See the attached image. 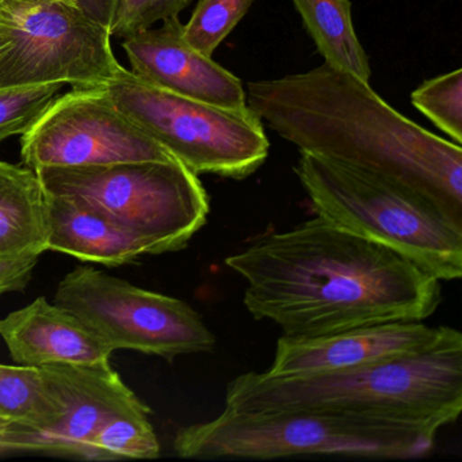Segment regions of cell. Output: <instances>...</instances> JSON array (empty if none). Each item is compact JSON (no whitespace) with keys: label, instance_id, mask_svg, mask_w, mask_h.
<instances>
[{"label":"cell","instance_id":"1","mask_svg":"<svg viewBox=\"0 0 462 462\" xmlns=\"http://www.w3.org/2000/svg\"><path fill=\"white\" fill-rule=\"evenodd\" d=\"M245 305L285 337H312L391 321H423L442 286L402 254L316 216L228 256Z\"/></svg>","mask_w":462,"mask_h":462},{"label":"cell","instance_id":"2","mask_svg":"<svg viewBox=\"0 0 462 462\" xmlns=\"http://www.w3.org/2000/svg\"><path fill=\"white\" fill-rule=\"evenodd\" d=\"M247 106L286 142L408 186L462 223V148L386 104L369 82L324 63L247 85Z\"/></svg>","mask_w":462,"mask_h":462},{"label":"cell","instance_id":"3","mask_svg":"<svg viewBox=\"0 0 462 462\" xmlns=\"http://www.w3.org/2000/svg\"><path fill=\"white\" fill-rule=\"evenodd\" d=\"M236 412L326 411L442 427L462 411V335L416 356L351 369L278 377L245 373L226 386Z\"/></svg>","mask_w":462,"mask_h":462},{"label":"cell","instance_id":"4","mask_svg":"<svg viewBox=\"0 0 462 462\" xmlns=\"http://www.w3.org/2000/svg\"><path fill=\"white\" fill-rule=\"evenodd\" d=\"M439 427L326 411L236 412L180 429L174 450L182 458L277 459L340 456L410 459L434 448Z\"/></svg>","mask_w":462,"mask_h":462},{"label":"cell","instance_id":"5","mask_svg":"<svg viewBox=\"0 0 462 462\" xmlns=\"http://www.w3.org/2000/svg\"><path fill=\"white\" fill-rule=\"evenodd\" d=\"M319 217L418 264L439 281L462 275V223L429 197L380 175L300 152L294 167Z\"/></svg>","mask_w":462,"mask_h":462},{"label":"cell","instance_id":"6","mask_svg":"<svg viewBox=\"0 0 462 462\" xmlns=\"http://www.w3.org/2000/svg\"><path fill=\"white\" fill-rule=\"evenodd\" d=\"M120 112L196 175L245 180L269 156L261 118L170 93L123 66L104 86Z\"/></svg>","mask_w":462,"mask_h":462},{"label":"cell","instance_id":"7","mask_svg":"<svg viewBox=\"0 0 462 462\" xmlns=\"http://www.w3.org/2000/svg\"><path fill=\"white\" fill-rule=\"evenodd\" d=\"M47 193L77 194L106 210L152 245L155 255L182 250L207 224L209 197L180 161L121 162L36 170Z\"/></svg>","mask_w":462,"mask_h":462},{"label":"cell","instance_id":"8","mask_svg":"<svg viewBox=\"0 0 462 462\" xmlns=\"http://www.w3.org/2000/svg\"><path fill=\"white\" fill-rule=\"evenodd\" d=\"M55 302L77 315L113 351L134 350L174 361L208 353L216 337L182 300L79 266L59 282Z\"/></svg>","mask_w":462,"mask_h":462},{"label":"cell","instance_id":"9","mask_svg":"<svg viewBox=\"0 0 462 462\" xmlns=\"http://www.w3.org/2000/svg\"><path fill=\"white\" fill-rule=\"evenodd\" d=\"M10 44L0 58V88L69 83L104 88L121 64L110 29L63 4L44 5L0 20Z\"/></svg>","mask_w":462,"mask_h":462},{"label":"cell","instance_id":"10","mask_svg":"<svg viewBox=\"0 0 462 462\" xmlns=\"http://www.w3.org/2000/svg\"><path fill=\"white\" fill-rule=\"evenodd\" d=\"M21 156L34 171L175 159L120 112L104 88H74L56 97L23 134Z\"/></svg>","mask_w":462,"mask_h":462},{"label":"cell","instance_id":"11","mask_svg":"<svg viewBox=\"0 0 462 462\" xmlns=\"http://www.w3.org/2000/svg\"><path fill=\"white\" fill-rule=\"evenodd\" d=\"M40 370L60 402V413L37 429L17 424L0 429V453L34 451L83 459L105 421L118 413L151 411L110 364H59Z\"/></svg>","mask_w":462,"mask_h":462},{"label":"cell","instance_id":"12","mask_svg":"<svg viewBox=\"0 0 462 462\" xmlns=\"http://www.w3.org/2000/svg\"><path fill=\"white\" fill-rule=\"evenodd\" d=\"M454 331L450 327H430L421 321H391L320 337L282 335L266 373L293 377L416 356L437 347Z\"/></svg>","mask_w":462,"mask_h":462},{"label":"cell","instance_id":"13","mask_svg":"<svg viewBox=\"0 0 462 462\" xmlns=\"http://www.w3.org/2000/svg\"><path fill=\"white\" fill-rule=\"evenodd\" d=\"M121 45L132 72L151 85L226 109L248 107L242 82L185 42L178 17L124 39Z\"/></svg>","mask_w":462,"mask_h":462},{"label":"cell","instance_id":"14","mask_svg":"<svg viewBox=\"0 0 462 462\" xmlns=\"http://www.w3.org/2000/svg\"><path fill=\"white\" fill-rule=\"evenodd\" d=\"M0 337L23 366L110 364L115 353L77 315L44 297L0 319Z\"/></svg>","mask_w":462,"mask_h":462},{"label":"cell","instance_id":"15","mask_svg":"<svg viewBox=\"0 0 462 462\" xmlns=\"http://www.w3.org/2000/svg\"><path fill=\"white\" fill-rule=\"evenodd\" d=\"M48 197V250L107 266L132 263L155 255L147 240L129 231L106 210L77 194Z\"/></svg>","mask_w":462,"mask_h":462},{"label":"cell","instance_id":"16","mask_svg":"<svg viewBox=\"0 0 462 462\" xmlns=\"http://www.w3.org/2000/svg\"><path fill=\"white\" fill-rule=\"evenodd\" d=\"M48 237V197L39 175L0 161V258H40Z\"/></svg>","mask_w":462,"mask_h":462},{"label":"cell","instance_id":"17","mask_svg":"<svg viewBox=\"0 0 462 462\" xmlns=\"http://www.w3.org/2000/svg\"><path fill=\"white\" fill-rule=\"evenodd\" d=\"M324 63L369 82V59L356 37L350 0H291Z\"/></svg>","mask_w":462,"mask_h":462},{"label":"cell","instance_id":"18","mask_svg":"<svg viewBox=\"0 0 462 462\" xmlns=\"http://www.w3.org/2000/svg\"><path fill=\"white\" fill-rule=\"evenodd\" d=\"M60 402L40 367L0 365V418L10 424L37 429L55 420Z\"/></svg>","mask_w":462,"mask_h":462},{"label":"cell","instance_id":"19","mask_svg":"<svg viewBox=\"0 0 462 462\" xmlns=\"http://www.w3.org/2000/svg\"><path fill=\"white\" fill-rule=\"evenodd\" d=\"M151 411L118 413L97 431L83 459H145L161 456V443L151 424Z\"/></svg>","mask_w":462,"mask_h":462},{"label":"cell","instance_id":"20","mask_svg":"<svg viewBox=\"0 0 462 462\" xmlns=\"http://www.w3.org/2000/svg\"><path fill=\"white\" fill-rule=\"evenodd\" d=\"M253 4L254 0H199L190 20L183 25V39L197 52L212 58Z\"/></svg>","mask_w":462,"mask_h":462},{"label":"cell","instance_id":"21","mask_svg":"<svg viewBox=\"0 0 462 462\" xmlns=\"http://www.w3.org/2000/svg\"><path fill=\"white\" fill-rule=\"evenodd\" d=\"M411 102L451 142L462 143V69L426 80L419 86Z\"/></svg>","mask_w":462,"mask_h":462},{"label":"cell","instance_id":"22","mask_svg":"<svg viewBox=\"0 0 462 462\" xmlns=\"http://www.w3.org/2000/svg\"><path fill=\"white\" fill-rule=\"evenodd\" d=\"M63 83L0 88V143L29 131L60 94Z\"/></svg>","mask_w":462,"mask_h":462},{"label":"cell","instance_id":"23","mask_svg":"<svg viewBox=\"0 0 462 462\" xmlns=\"http://www.w3.org/2000/svg\"><path fill=\"white\" fill-rule=\"evenodd\" d=\"M190 4L191 0H118L110 34L128 39L155 23L180 17Z\"/></svg>","mask_w":462,"mask_h":462},{"label":"cell","instance_id":"24","mask_svg":"<svg viewBox=\"0 0 462 462\" xmlns=\"http://www.w3.org/2000/svg\"><path fill=\"white\" fill-rule=\"evenodd\" d=\"M39 256L0 258V297L25 291L36 269Z\"/></svg>","mask_w":462,"mask_h":462},{"label":"cell","instance_id":"25","mask_svg":"<svg viewBox=\"0 0 462 462\" xmlns=\"http://www.w3.org/2000/svg\"><path fill=\"white\" fill-rule=\"evenodd\" d=\"M75 2L80 12L104 25L105 28L110 29L118 0H75Z\"/></svg>","mask_w":462,"mask_h":462},{"label":"cell","instance_id":"26","mask_svg":"<svg viewBox=\"0 0 462 462\" xmlns=\"http://www.w3.org/2000/svg\"><path fill=\"white\" fill-rule=\"evenodd\" d=\"M63 4L77 6L75 0H0V20L25 14L44 5ZM78 7V6H77Z\"/></svg>","mask_w":462,"mask_h":462},{"label":"cell","instance_id":"27","mask_svg":"<svg viewBox=\"0 0 462 462\" xmlns=\"http://www.w3.org/2000/svg\"><path fill=\"white\" fill-rule=\"evenodd\" d=\"M10 44V37L7 36L6 31L0 26V58L4 55Z\"/></svg>","mask_w":462,"mask_h":462},{"label":"cell","instance_id":"28","mask_svg":"<svg viewBox=\"0 0 462 462\" xmlns=\"http://www.w3.org/2000/svg\"><path fill=\"white\" fill-rule=\"evenodd\" d=\"M9 421L5 420V419L0 418V429H5V427L9 426Z\"/></svg>","mask_w":462,"mask_h":462}]
</instances>
